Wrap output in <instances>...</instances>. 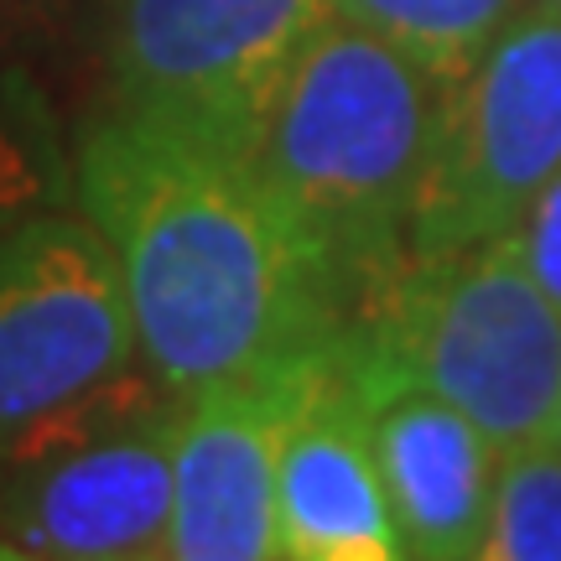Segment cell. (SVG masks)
Masks as SVG:
<instances>
[{"mask_svg":"<svg viewBox=\"0 0 561 561\" xmlns=\"http://www.w3.org/2000/svg\"><path fill=\"white\" fill-rule=\"evenodd\" d=\"M73 203L115 244L140 359L182 401L343 359L348 297L244 151L104 110L73 146Z\"/></svg>","mask_w":561,"mask_h":561,"instance_id":"1","label":"cell"},{"mask_svg":"<svg viewBox=\"0 0 561 561\" xmlns=\"http://www.w3.org/2000/svg\"><path fill=\"white\" fill-rule=\"evenodd\" d=\"M442 94L401 47L328 16L250 130L244 157L339 276L354 328L405 271Z\"/></svg>","mask_w":561,"mask_h":561,"instance_id":"2","label":"cell"},{"mask_svg":"<svg viewBox=\"0 0 561 561\" xmlns=\"http://www.w3.org/2000/svg\"><path fill=\"white\" fill-rule=\"evenodd\" d=\"M339 369L359 396L432 390L515 453L557 421L561 307L504 234L453 261L405 265L348 333Z\"/></svg>","mask_w":561,"mask_h":561,"instance_id":"3","label":"cell"},{"mask_svg":"<svg viewBox=\"0 0 561 561\" xmlns=\"http://www.w3.org/2000/svg\"><path fill=\"white\" fill-rule=\"evenodd\" d=\"M182 405L136 364L5 437L0 541L42 561H167Z\"/></svg>","mask_w":561,"mask_h":561,"instance_id":"4","label":"cell"},{"mask_svg":"<svg viewBox=\"0 0 561 561\" xmlns=\"http://www.w3.org/2000/svg\"><path fill=\"white\" fill-rule=\"evenodd\" d=\"M561 178V16L525 11L489 58L442 94L437 151L405 240V265L453 261L515 234Z\"/></svg>","mask_w":561,"mask_h":561,"instance_id":"5","label":"cell"},{"mask_svg":"<svg viewBox=\"0 0 561 561\" xmlns=\"http://www.w3.org/2000/svg\"><path fill=\"white\" fill-rule=\"evenodd\" d=\"M333 0H110V110L244 151Z\"/></svg>","mask_w":561,"mask_h":561,"instance_id":"6","label":"cell"},{"mask_svg":"<svg viewBox=\"0 0 561 561\" xmlns=\"http://www.w3.org/2000/svg\"><path fill=\"white\" fill-rule=\"evenodd\" d=\"M140 333L100 224L47 208L0 240V442L130 375Z\"/></svg>","mask_w":561,"mask_h":561,"instance_id":"7","label":"cell"},{"mask_svg":"<svg viewBox=\"0 0 561 561\" xmlns=\"http://www.w3.org/2000/svg\"><path fill=\"white\" fill-rule=\"evenodd\" d=\"M318 380L219 385L182 405L167 561H280V442Z\"/></svg>","mask_w":561,"mask_h":561,"instance_id":"8","label":"cell"},{"mask_svg":"<svg viewBox=\"0 0 561 561\" xmlns=\"http://www.w3.org/2000/svg\"><path fill=\"white\" fill-rule=\"evenodd\" d=\"M280 561H411L369 411L339 364L301 396L280 442Z\"/></svg>","mask_w":561,"mask_h":561,"instance_id":"9","label":"cell"},{"mask_svg":"<svg viewBox=\"0 0 561 561\" xmlns=\"http://www.w3.org/2000/svg\"><path fill=\"white\" fill-rule=\"evenodd\" d=\"M359 401L411 561H473L504 453L432 390L401 385Z\"/></svg>","mask_w":561,"mask_h":561,"instance_id":"10","label":"cell"},{"mask_svg":"<svg viewBox=\"0 0 561 561\" xmlns=\"http://www.w3.org/2000/svg\"><path fill=\"white\" fill-rule=\"evenodd\" d=\"M530 0H333V16L401 47L442 89L462 83Z\"/></svg>","mask_w":561,"mask_h":561,"instance_id":"11","label":"cell"},{"mask_svg":"<svg viewBox=\"0 0 561 561\" xmlns=\"http://www.w3.org/2000/svg\"><path fill=\"white\" fill-rule=\"evenodd\" d=\"M73 157L62 146L58 110L26 62H0V240L32 214L68 208Z\"/></svg>","mask_w":561,"mask_h":561,"instance_id":"12","label":"cell"},{"mask_svg":"<svg viewBox=\"0 0 561 561\" xmlns=\"http://www.w3.org/2000/svg\"><path fill=\"white\" fill-rule=\"evenodd\" d=\"M473 561H561V447L551 437L500 458Z\"/></svg>","mask_w":561,"mask_h":561,"instance_id":"13","label":"cell"},{"mask_svg":"<svg viewBox=\"0 0 561 561\" xmlns=\"http://www.w3.org/2000/svg\"><path fill=\"white\" fill-rule=\"evenodd\" d=\"M83 5L89 0H0V62H26V53L62 42Z\"/></svg>","mask_w":561,"mask_h":561,"instance_id":"14","label":"cell"},{"mask_svg":"<svg viewBox=\"0 0 561 561\" xmlns=\"http://www.w3.org/2000/svg\"><path fill=\"white\" fill-rule=\"evenodd\" d=\"M515 244H520L530 276L541 280V291L561 307V178L530 203V214L515 229Z\"/></svg>","mask_w":561,"mask_h":561,"instance_id":"15","label":"cell"},{"mask_svg":"<svg viewBox=\"0 0 561 561\" xmlns=\"http://www.w3.org/2000/svg\"><path fill=\"white\" fill-rule=\"evenodd\" d=\"M0 561H42V557H32V551H21V546H5V541H0Z\"/></svg>","mask_w":561,"mask_h":561,"instance_id":"16","label":"cell"},{"mask_svg":"<svg viewBox=\"0 0 561 561\" xmlns=\"http://www.w3.org/2000/svg\"><path fill=\"white\" fill-rule=\"evenodd\" d=\"M530 11H557L561 16V0H530Z\"/></svg>","mask_w":561,"mask_h":561,"instance_id":"17","label":"cell"},{"mask_svg":"<svg viewBox=\"0 0 561 561\" xmlns=\"http://www.w3.org/2000/svg\"><path fill=\"white\" fill-rule=\"evenodd\" d=\"M546 437H551V442L561 447V405H557V421H551V432H546Z\"/></svg>","mask_w":561,"mask_h":561,"instance_id":"18","label":"cell"}]
</instances>
